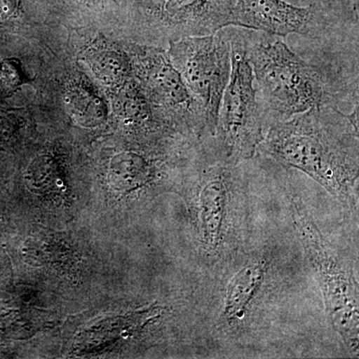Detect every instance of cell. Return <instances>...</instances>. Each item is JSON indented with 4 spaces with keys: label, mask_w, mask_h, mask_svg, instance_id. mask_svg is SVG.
<instances>
[{
    "label": "cell",
    "mask_w": 359,
    "mask_h": 359,
    "mask_svg": "<svg viewBox=\"0 0 359 359\" xmlns=\"http://www.w3.org/2000/svg\"><path fill=\"white\" fill-rule=\"evenodd\" d=\"M290 215L318 278L332 328L353 354H358V287L353 268L323 237L301 199L289 196Z\"/></svg>",
    "instance_id": "cell-3"
},
{
    "label": "cell",
    "mask_w": 359,
    "mask_h": 359,
    "mask_svg": "<svg viewBox=\"0 0 359 359\" xmlns=\"http://www.w3.org/2000/svg\"><path fill=\"white\" fill-rule=\"evenodd\" d=\"M266 128L311 108L334 105V92L320 68L290 50L283 39L245 36Z\"/></svg>",
    "instance_id": "cell-2"
},
{
    "label": "cell",
    "mask_w": 359,
    "mask_h": 359,
    "mask_svg": "<svg viewBox=\"0 0 359 359\" xmlns=\"http://www.w3.org/2000/svg\"><path fill=\"white\" fill-rule=\"evenodd\" d=\"M18 0H0V20H6L15 11Z\"/></svg>",
    "instance_id": "cell-11"
},
{
    "label": "cell",
    "mask_w": 359,
    "mask_h": 359,
    "mask_svg": "<svg viewBox=\"0 0 359 359\" xmlns=\"http://www.w3.org/2000/svg\"><path fill=\"white\" fill-rule=\"evenodd\" d=\"M351 6H353L354 15H355L356 22H358V21L359 0H351Z\"/></svg>",
    "instance_id": "cell-12"
},
{
    "label": "cell",
    "mask_w": 359,
    "mask_h": 359,
    "mask_svg": "<svg viewBox=\"0 0 359 359\" xmlns=\"http://www.w3.org/2000/svg\"><path fill=\"white\" fill-rule=\"evenodd\" d=\"M233 26L283 39L290 34L311 36L316 14L313 6H295L283 0H236Z\"/></svg>",
    "instance_id": "cell-8"
},
{
    "label": "cell",
    "mask_w": 359,
    "mask_h": 359,
    "mask_svg": "<svg viewBox=\"0 0 359 359\" xmlns=\"http://www.w3.org/2000/svg\"><path fill=\"white\" fill-rule=\"evenodd\" d=\"M358 102L351 114L334 105L311 108L269 127L259 148L308 175L349 208L358 200Z\"/></svg>",
    "instance_id": "cell-1"
},
{
    "label": "cell",
    "mask_w": 359,
    "mask_h": 359,
    "mask_svg": "<svg viewBox=\"0 0 359 359\" xmlns=\"http://www.w3.org/2000/svg\"><path fill=\"white\" fill-rule=\"evenodd\" d=\"M236 0H165L149 4V18L172 39L205 36L233 26Z\"/></svg>",
    "instance_id": "cell-7"
},
{
    "label": "cell",
    "mask_w": 359,
    "mask_h": 359,
    "mask_svg": "<svg viewBox=\"0 0 359 359\" xmlns=\"http://www.w3.org/2000/svg\"><path fill=\"white\" fill-rule=\"evenodd\" d=\"M264 262L250 261L231 278L224 299L223 316L228 321L244 318L259 292L266 275Z\"/></svg>",
    "instance_id": "cell-9"
},
{
    "label": "cell",
    "mask_w": 359,
    "mask_h": 359,
    "mask_svg": "<svg viewBox=\"0 0 359 359\" xmlns=\"http://www.w3.org/2000/svg\"><path fill=\"white\" fill-rule=\"evenodd\" d=\"M231 34L226 28L205 36L185 37L171 45L173 65L205 113L212 137L231 69Z\"/></svg>",
    "instance_id": "cell-5"
},
{
    "label": "cell",
    "mask_w": 359,
    "mask_h": 359,
    "mask_svg": "<svg viewBox=\"0 0 359 359\" xmlns=\"http://www.w3.org/2000/svg\"><path fill=\"white\" fill-rule=\"evenodd\" d=\"M111 178L120 191H134L145 188L157 179V167L136 153H125L113 160Z\"/></svg>",
    "instance_id": "cell-10"
},
{
    "label": "cell",
    "mask_w": 359,
    "mask_h": 359,
    "mask_svg": "<svg viewBox=\"0 0 359 359\" xmlns=\"http://www.w3.org/2000/svg\"><path fill=\"white\" fill-rule=\"evenodd\" d=\"M236 165L219 159L202 166L196 180V224L201 243L210 252H219L226 244L231 197L238 185Z\"/></svg>",
    "instance_id": "cell-6"
},
{
    "label": "cell",
    "mask_w": 359,
    "mask_h": 359,
    "mask_svg": "<svg viewBox=\"0 0 359 359\" xmlns=\"http://www.w3.org/2000/svg\"><path fill=\"white\" fill-rule=\"evenodd\" d=\"M231 45L230 80L224 92L212 138L219 159L238 164L254 157L263 143L266 128L245 36L231 34Z\"/></svg>",
    "instance_id": "cell-4"
}]
</instances>
